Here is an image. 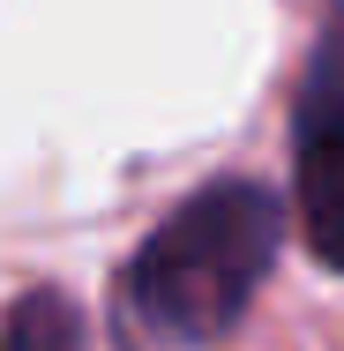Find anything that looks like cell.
Masks as SVG:
<instances>
[{"mask_svg":"<svg viewBox=\"0 0 344 351\" xmlns=\"http://www.w3.org/2000/svg\"><path fill=\"white\" fill-rule=\"evenodd\" d=\"M277 232H284V217H277L270 187H255V180H217V187H203L187 210L165 217V232L142 247L135 277H128L135 314L157 337H172V344L225 337L247 314L255 284L270 277Z\"/></svg>","mask_w":344,"mask_h":351,"instance_id":"obj_1","label":"cell"},{"mask_svg":"<svg viewBox=\"0 0 344 351\" xmlns=\"http://www.w3.org/2000/svg\"><path fill=\"white\" fill-rule=\"evenodd\" d=\"M299 224L307 247L330 269H344V120L299 128Z\"/></svg>","mask_w":344,"mask_h":351,"instance_id":"obj_2","label":"cell"},{"mask_svg":"<svg viewBox=\"0 0 344 351\" xmlns=\"http://www.w3.org/2000/svg\"><path fill=\"white\" fill-rule=\"evenodd\" d=\"M0 351H82V322L60 291H23L0 322Z\"/></svg>","mask_w":344,"mask_h":351,"instance_id":"obj_3","label":"cell"}]
</instances>
